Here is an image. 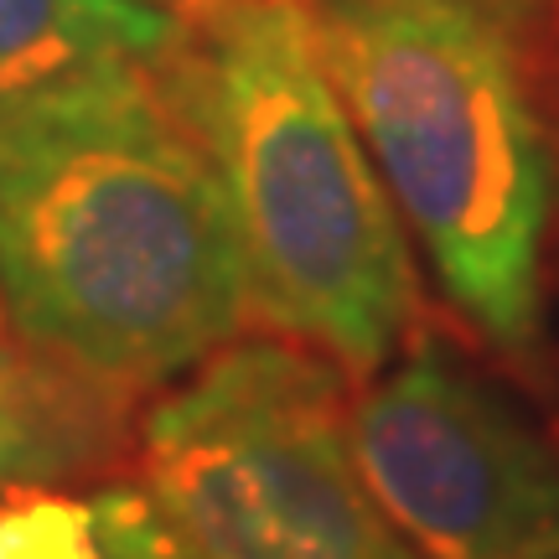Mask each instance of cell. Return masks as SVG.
Returning <instances> with one entry per match:
<instances>
[{"instance_id":"1","label":"cell","mask_w":559,"mask_h":559,"mask_svg":"<svg viewBox=\"0 0 559 559\" xmlns=\"http://www.w3.org/2000/svg\"><path fill=\"white\" fill-rule=\"evenodd\" d=\"M0 317L130 400L243 337L234 218L166 73L0 120Z\"/></svg>"},{"instance_id":"2","label":"cell","mask_w":559,"mask_h":559,"mask_svg":"<svg viewBox=\"0 0 559 559\" xmlns=\"http://www.w3.org/2000/svg\"><path fill=\"white\" fill-rule=\"evenodd\" d=\"M166 88L213 160L254 317L368 379L415 326V264L306 0H192Z\"/></svg>"},{"instance_id":"3","label":"cell","mask_w":559,"mask_h":559,"mask_svg":"<svg viewBox=\"0 0 559 559\" xmlns=\"http://www.w3.org/2000/svg\"><path fill=\"white\" fill-rule=\"evenodd\" d=\"M321 62L461 317L502 353L544 326L555 156L492 0H306Z\"/></svg>"},{"instance_id":"4","label":"cell","mask_w":559,"mask_h":559,"mask_svg":"<svg viewBox=\"0 0 559 559\" xmlns=\"http://www.w3.org/2000/svg\"><path fill=\"white\" fill-rule=\"evenodd\" d=\"M145 492L198 559H419L362 487L342 368L239 337L140 419Z\"/></svg>"},{"instance_id":"5","label":"cell","mask_w":559,"mask_h":559,"mask_svg":"<svg viewBox=\"0 0 559 559\" xmlns=\"http://www.w3.org/2000/svg\"><path fill=\"white\" fill-rule=\"evenodd\" d=\"M347 445L419 559H559V445L440 337L368 373Z\"/></svg>"},{"instance_id":"6","label":"cell","mask_w":559,"mask_h":559,"mask_svg":"<svg viewBox=\"0 0 559 559\" xmlns=\"http://www.w3.org/2000/svg\"><path fill=\"white\" fill-rule=\"evenodd\" d=\"M177 0H0V120L120 79H160L181 52Z\"/></svg>"},{"instance_id":"7","label":"cell","mask_w":559,"mask_h":559,"mask_svg":"<svg viewBox=\"0 0 559 559\" xmlns=\"http://www.w3.org/2000/svg\"><path fill=\"white\" fill-rule=\"evenodd\" d=\"M130 394L0 337V498L99 477L124 451Z\"/></svg>"},{"instance_id":"8","label":"cell","mask_w":559,"mask_h":559,"mask_svg":"<svg viewBox=\"0 0 559 559\" xmlns=\"http://www.w3.org/2000/svg\"><path fill=\"white\" fill-rule=\"evenodd\" d=\"M0 559H198L145 481H62L0 498Z\"/></svg>"}]
</instances>
